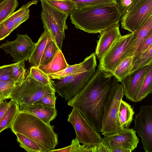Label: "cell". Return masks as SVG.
<instances>
[{
  "label": "cell",
  "mask_w": 152,
  "mask_h": 152,
  "mask_svg": "<svg viewBox=\"0 0 152 152\" xmlns=\"http://www.w3.org/2000/svg\"><path fill=\"white\" fill-rule=\"evenodd\" d=\"M117 83L113 75L98 69L86 85L67 104L77 110L98 132L101 133L105 105Z\"/></svg>",
  "instance_id": "1"
},
{
  "label": "cell",
  "mask_w": 152,
  "mask_h": 152,
  "mask_svg": "<svg viewBox=\"0 0 152 152\" xmlns=\"http://www.w3.org/2000/svg\"><path fill=\"white\" fill-rule=\"evenodd\" d=\"M54 126L48 124L33 115L19 110L11 126L14 134H21L32 140L42 152L55 149L58 145V135Z\"/></svg>",
  "instance_id": "2"
},
{
  "label": "cell",
  "mask_w": 152,
  "mask_h": 152,
  "mask_svg": "<svg viewBox=\"0 0 152 152\" xmlns=\"http://www.w3.org/2000/svg\"><path fill=\"white\" fill-rule=\"evenodd\" d=\"M70 16L75 28L91 34L100 33L117 25L121 17L116 3L78 10Z\"/></svg>",
  "instance_id": "3"
},
{
  "label": "cell",
  "mask_w": 152,
  "mask_h": 152,
  "mask_svg": "<svg viewBox=\"0 0 152 152\" xmlns=\"http://www.w3.org/2000/svg\"><path fill=\"white\" fill-rule=\"evenodd\" d=\"M96 66V56L91 53L82 62L79 68L73 74L60 80L53 81L56 92L65 101L75 96L88 83L94 75Z\"/></svg>",
  "instance_id": "4"
},
{
  "label": "cell",
  "mask_w": 152,
  "mask_h": 152,
  "mask_svg": "<svg viewBox=\"0 0 152 152\" xmlns=\"http://www.w3.org/2000/svg\"><path fill=\"white\" fill-rule=\"evenodd\" d=\"M42 11L41 18L44 28L50 31L54 41L61 50L65 38V30L68 29L66 20L69 15L53 6L47 0H39Z\"/></svg>",
  "instance_id": "5"
},
{
  "label": "cell",
  "mask_w": 152,
  "mask_h": 152,
  "mask_svg": "<svg viewBox=\"0 0 152 152\" xmlns=\"http://www.w3.org/2000/svg\"><path fill=\"white\" fill-rule=\"evenodd\" d=\"M55 92L52 85L42 84L28 74L22 82L14 86L11 94V99L19 105L30 104L48 94Z\"/></svg>",
  "instance_id": "6"
},
{
  "label": "cell",
  "mask_w": 152,
  "mask_h": 152,
  "mask_svg": "<svg viewBox=\"0 0 152 152\" xmlns=\"http://www.w3.org/2000/svg\"><path fill=\"white\" fill-rule=\"evenodd\" d=\"M132 36L131 33L117 39L99 59L98 69L112 75L117 66L129 56L133 41Z\"/></svg>",
  "instance_id": "7"
},
{
  "label": "cell",
  "mask_w": 152,
  "mask_h": 152,
  "mask_svg": "<svg viewBox=\"0 0 152 152\" xmlns=\"http://www.w3.org/2000/svg\"><path fill=\"white\" fill-rule=\"evenodd\" d=\"M124 96L123 85L118 82L112 89L105 105L101 132L104 136L114 133L122 129L118 124V114L120 104Z\"/></svg>",
  "instance_id": "8"
},
{
  "label": "cell",
  "mask_w": 152,
  "mask_h": 152,
  "mask_svg": "<svg viewBox=\"0 0 152 152\" xmlns=\"http://www.w3.org/2000/svg\"><path fill=\"white\" fill-rule=\"evenodd\" d=\"M68 121L73 126L76 138L85 145H96L103 142V138L76 109L73 108L68 115Z\"/></svg>",
  "instance_id": "9"
},
{
  "label": "cell",
  "mask_w": 152,
  "mask_h": 152,
  "mask_svg": "<svg viewBox=\"0 0 152 152\" xmlns=\"http://www.w3.org/2000/svg\"><path fill=\"white\" fill-rule=\"evenodd\" d=\"M152 15V0H137L120 18L122 28L133 33Z\"/></svg>",
  "instance_id": "10"
},
{
  "label": "cell",
  "mask_w": 152,
  "mask_h": 152,
  "mask_svg": "<svg viewBox=\"0 0 152 152\" xmlns=\"http://www.w3.org/2000/svg\"><path fill=\"white\" fill-rule=\"evenodd\" d=\"M133 129L141 138L146 152H152V105H142L135 115Z\"/></svg>",
  "instance_id": "11"
},
{
  "label": "cell",
  "mask_w": 152,
  "mask_h": 152,
  "mask_svg": "<svg viewBox=\"0 0 152 152\" xmlns=\"http://www.w3.org/2000/svg\"><path fill=\"white\" fill-rule=\"evenodd\" d=\"M35 45V43L27 34H18L15 40L7 41L0 45V49L7 53H10L13 61L17 62L28 60Z\"/></svg>",
  "instance_id": "12"
},
{
  "label": "cell",
  "mask_w": 152,
  "mask_h": 152,
  "mask_svg": "<svg viewBox=\"0 0 152 152\" xmlns=\"http://www.w3.org/2000/svg\"><path fill=\"white\" fill-rule=\"evenodd\" d=\"M103 142L109 148H121L131 151L137 146L139 140L133 129L122 128L116 132L104 135Z\"/></svg>",
  "instance_id": "13"
},
{
  "label": "cell",
  "mask_w": 152,
  "mask_h": 152,
  "mask_svg": "<svg viewBox=\"0 0 152 152\" xmlns=\"http://www.w3.org/2000/svg\"><path fill=\"white\" fill-rule=\"evenodd\" d=\"M150 65L130 73L121 81L123 85L124 95L129 101L135 102V98L146 77Z\"/></svg>",
  "instance_id": "14"
},
{
  "label": "cell",
  "mask_w": 152,
  "mask_h": 152,
  "mask_svg": "<svg viewBox=\"0 0 152 152\" xmlns=\"http://www.w3.org/2000/svg\"><path fill=\"white\" fill-rule=\"evenodd\" d=\"M119 23L107 28L101 32L97 41L95 54L99 59L110 48L114 42L121 35L119 30Z\"/></svg>",
  "instance_id": "15"
},
{
  "label": "cell",
  "mask_w": 152,
  "mask_h": 152,
  "mask_svg": "<svg viewBox=\"0 0 152 152\" xmlns=\"http://www.w3.org/2000/svg\"><path fill=\"white\" fill-rule=\"evenodd\" d=\"M19 107L20 110L30 113L48 125L57 115L56 107H50L38 104H22L19 105Z\"/></svg>",
  "instance_id": "16"
},
{
  "label": "cell",
  "mask_w": 152,
  "mask_h": 152,
  "mask_svg": "<svg viewBox=\"0 0 152 152\" xmlns=\"http://www.w3.org/2000/svg\"><path fill=\"white\" fill-rule=\"evenodd\" d=\"M44 29V30L37 42L35 43L31 56L28 60L32 66H39L46 45L50 41H54L49 30L46 28Z\"/></svg>",
  "instance_id": "17"
},
{
  "label": "cell",
  "mask_w": 152,
  "mask_h": 152,
  "mask_svg": "<svg viewBox=\"0 0 152 152\" xmlns=\"http://www.w3.org/2000/svg\"><path fill=\"white\" fill-rule=\"evenodd\" d=\"M68 65L61 50L58 49L50 62L37 67L45 73L48 75L61 71L66 68Z\"/></svg>",
  "instance_id": "18"
},
{
  "label": "cell",
  "mask_w": 152,
  "mask_h": 152,
  "mask_svg": "<svg viewBox=\"0 0 152 152\" xmlns=\"http://www.w3.org/2000/svg\"><path fill=\"white\" fill-rule=\"evenodd\" d=\"M152 32V15L132 33L133 43L129 56L133 55L140 44Z\"/></svg>",
  "instance_id": "19"
},
{
  "label": "cell",
  "mask_w": 152,
  "mask_h": 152,
  "mask_svg": "<svg viewBox=\"0 0 152 152\" xmlns=\"http://www.w3.org/2000/svg\"><path fill=\"white\" fill-rule=\"evenodd\" d=\"M133 107L129 103L121 100L118 114V121L121 129L129 128L133 118Z\"/></svg>",
  "instance_id": "20"
},
{
  "label": "cell",
  "mask_w": 152,
  "mask_h": 152,
  "mask_svg": "<svg viewBox=\"0 0 152 152\" xmlns=\"http://www.w3.org/2000/svg\"><path fill=\"white\" fill-rule=\"evenodd\" d=\"M10 105L0 121V133L4 130L10 128L12 123L20 110L19 105L12 99Z\"/></svg>",
  "instance_id": "21"
},
{
  "label": "cell",
  "mask_w": 152,
  "mask_h": 152,
  "mask_svg": "<svg viewBox=\"0 0 152 152\" xmlns=\"http://www.w3.org/2000/svg\"><path fill=\"white\" fill-rule=\"evenodd\" d=\"M133 57V55L127 57L115 69L112 75L116 78L118 82H120L130 74L132 66Z\"/></svg>",
  "instance_id": "22"
},
{
  "label": "cell",
  "mask_w": 152,
  "mask_h": 152,
  "mask_svg": "<svg viewBox=\"0 0 152 152\" xmlns=\"http://www.w3.org/2000/svg\"><path fill=\"white\" fill-rule=\"evenodd\" d=\"M152 93V64L149 67L147 74L135 102H140Z\"/></svg>",
  "instance_id": "23"
},
{
  "label": "cell",
  "mask_w": 152,
  "mask_h": 152,
  "mask_svg": "<svg viewBox=\"0 0 152 152\" xmlns=\"http://www.w3.org/2000/svg\"><path fill=\"white\" fill-rule=\"evenodd\" d=\"M53 6L69 15L78 10L76 3L73 0H47Z\"/></svg>",
  "instance_id": "24"
},
{
  "label": "cell",
  "mask_w": 152,
  "mask_h": 152,
  "mask_svg": "<svg viewBox=\"0 0 152 152\" xmlns=\"http://www.w3.org/2000/svg\"><path fill=\"white\" fill-rule=\"evenodd\" d=\"M73 0L76 3L78 10L111 5L116 2V0Z\"/></svg>",
  "instance_id": "25"
},
{
  "label": "cell",
  "mask_w": 152,
  "mask_h": 152,
  "mask_svg": "<svg viewBox=\"0 0 152 152\" xmlns=\"http://www.w3.org/2000/svg\"><path fill=\"white\" fill-rule=\"evenodd\" d=\"M18 4V0H3L0 2V23L15 12Z\"/></svg>",
  "instance_id": "26"
},
{
  "label": "cell",
  "mask_w": 152,
  "mask_h": 152,
  "mask_svg": "<svg viewBox=\"0 0 152 152\" xmlns=\"http://www.w3.org/2000/svg\"><path fill=\"white\" fill-rule=\"evenodd\" d=\"M15 134L20 146L28 152H42V149L35 142L27 137L19 133Z\"/></svg>",
  "instance_id": "27"
},
{
  "label": "cell",
  "mask_w": 152,
  "mask_h": 152,
  "mask_svg": "<svg viewBox=\"0 0 152 152\" xmlns=\"http://www.w3.org/2000/svg\"><path fill=\"white\" fill-rule=\"evenodd\" d=\"M152 64V45L138 57L133 64L130 73Z\"/></svg>",
  "instance_id": "28"
},
{
  "label": "cell",
  "mask_w": 152,
  "mask_h": 152,
  "mask_svg": "<svg viewBox=\"0 0 152 152\" xmlns=\"http://www.w3.org/2000/svg\"><path fill=\"white\" fill-rule=\"evenodd\" d=\"M12 77L15 85L22 82L25 79L26 69L25 61H21L12 64Z\"/></svg>",
  "instance_id": "29"
},
{
  "label": "cell",
  "mask_w": 152,
  "mask_h": 152,
  "mask_svg": "<svg viewBox=\"0 0 152 152\" xmlns=\"http://www.w3.org/2000/svg\"><path fill=\"white\" fill-rule=\"evenodd\" d=\"M15 12L0 23V41L3 39L15 30Z\"/></svg>",
  "instance_id": "30"
},
{
  "label": "cell",
  "mask_w": 152,
  "mask_h": 152,
  "mask_svg": "<svg viewBox=\"0 0 152 152\" xmlns=\"http://www.w3.org/2000/svg\"><path fill=\"white\" fill-rule=\"evenodd\" d=\"M58 49L59 48L54 41H50L46 46L39 66L45 65L50 62Z\"/></svg>",
  "instance_id": "31"
},
{
  "label": "cell",
  "mask_w": 152,
  "mask_h": 152,
  "mask_svg": "<svg viewBox=\"0 0 152 152\" xmlns=\"http://www.w3.org/2000/svg\"><path fill=\"white\" fill-rule=\"evenodd\" d=\"M29 74L34 80L42 84L52 86L53 80L37 66H32L30 69Z\"/></svg>",
  "instance_id": "32"
},
{
  "label": "cell",
  "mask_w": 152,
  "mask_h": 152,
  "mask_svg": "<svg viewBox=\"0 0 152 152\" xmlns=\"http://www.w3.org/2000/svg\"><path fill=\"white\" fill-rule=\"evenodd\" d=\"M82 62L73 65H68L66 68L61 71L48 75L50 79L60 80L67 76L72 74L80 66Z\"/></svg>",
  "instance_id": "33"
},
{
  "label": "cell",
  "mask_w": 152,
  "mask_h": 152,
  "mask_svg": "<svg viewBox=\"0 0 152 152\" xmlns=\"http://www.w3.org/2000/svg\"><path fill=\"white\" fill-rule=\"evenodd\" d=\"M152 45V32L143 40L133 53L132 65L138 57Z\"/></svg>",
  "instance_id": "34"
},
{
  "label": "cell",
  "mask_w": 152,
  "mask_h": 152,
  "mask_svg": "<svg viewBox=\"0 0 152 152\" xmlns=\"http://www.w3.org/2000/svg\"><path fill=\"white\" fill-rule=\"evenodd\" d=\"M15 85L14 83L0 81V102L11 99V92Z\"/></svg>",
  "instance_id": "35"
},
{
  "label": "cell",
  "mask_w": 152,
  "mask_h": 152,
  "mask_svg": "<svg viewBox=\"0 0 152 152\" xmlns=\"http://www.w3.org/2000/svg\"><path fill=\"white\" fill-rule=\"evenodd\" d=\"M137 0H116V4L121 17L135 4Z\"/></svg>",
  "instance_id": "36"
},
{
  "label": "cell",
  "mask_w": 152,
  "mask_h": 152,
  "mask_svg": "<svg viewBox=\"0 0 152 152\" xmlns=\"http://www.w3.org/2000/svg\"><path fill=\"white\" fill-rule=\"evenodd\" d=\"M12 64L0 66V81L14 83L12 77Z\"/></svg>",
  "instance_id": "37"
},
{
  "label": "cell",
  "mask_w": 152,
  "mask_h": 152,
  "mask_svg": "<svg viewBox=\"0 0 152 152\" xmlns=\"http://www.w3.org/2000/svg\"><path fill=\"white\" fill-rule=\"evenodd\" d=\"M55 93L48 94L32 104H40L50 107L55 108L56 97Z\"/></svg>",
  "instance_id": "38"
},
{
  "label": "cell",
  "mask_w": 152,
  "mask_h": 152,
  "mask_svg": "<svg viewBox=\"0 0 152 152\" xmlns=\"http://www.w3.org/2000/svg\"><path fill=\"white\" fill-rule=\"evenodd\" d=\"M10 105V102L6 100L0 102V121L8 109Z\"/></svg>",
  "instance_id": "39"
},
{
  "label": "cell",
  "mask_w": 152,
  "mask_h": 152,
  "mask_svg": "<svg viewBox=\"0 0 152 152\" xmlns=\"http://www.w3.org/2000/svg\"><path fill=\"white\" fill-rule=\"evenodd\" d=\"M110 152H131V151L121 148H109Z\"/></svg>",
  "instance_id": "40"
},
{
  "label": "cell",
  "mask_w": 152,
  "mask_h": 152,
  "mask_svg": "<svg viewBox=\"0 0 152 152\" xmlns=\"http://www.w3.org/2000/svg\"></svg>",
  "instance_id": "41"
}]
</instances>
